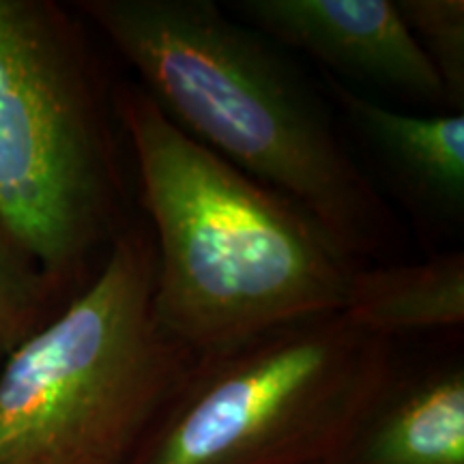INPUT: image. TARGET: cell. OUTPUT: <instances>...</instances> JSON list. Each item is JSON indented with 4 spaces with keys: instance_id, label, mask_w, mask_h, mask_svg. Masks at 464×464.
Returning a JSON list of instances; mask_svg holds the SVG:
<instances>
[{
    "instance_id": "6da1fadb",
    "label": "cell",
    "mask_w": 464,
    "mask_h": 464,
    "mask_svg": "<svg viewBox=\"0 0 464 464\" xmlns=\"http://www.w3.org/2000/svg\"><path fill=\"white\" fill-rule=\"evenodd\" d=\"M78 9L185 136L297 207L353 263L390 256L398 219L276 44L211 0H82Z\"/></svg>"
},
{
    "instance_id": "7a4b0ae2",
    "label": "cell",
    "mask_w": 464,
    "mask_h": 464,
    "mask_svg": "<svg viewBox=\"0 0 464 464\" xmlns=\"http://www.w3.org/2000/svg\"><path fill=\"white\" fill-rule=\"evenodd\" d=\"M112 106L155 246L153 316L194 357L338 314L357 263L305 213L174 127L136 82Z\"/></svg>"
},
{
    "instance_id": "3957f363",
    "label": "cell",
    "mask_w": 464,
    "mask_h": 464,
    "mask_svg": "<svg viewBox=\"0 0 464 464\" xmlns=\"http://www.w3.org/2000/svg\"><path fill=\"white\" fill-rule=\"evenodd\" d=\"M112 92L69 11L0 0V228L61 295L131 224Z\"/></svg>"
},
{
    "instance_id": "277c9868",
    "label": "cell",
    "mask_w": 464,
    "mask_h": 464,
    "mask_svg": "<svg viewBox=\"0 0 464 464\" xmlns=\"http://www.w3.org/2000/svg\"><path fill=\"white\" fill-rule=\"evenodd\" d=\"M155 246L130 224L0 370V464H127L196 357L153 316Z\"/></svg>"
},
{
    "instance_id": "5b68a950",
    "label": "cell",
    "mask_w": 464,
    "mask_h": 464,
    "mask_svg": "<svg viewBox=\"0 0 464 464\" xmlns=\"http://www.w3.org/2000/svg\"><path fill=\"white\" fill-rule=\"evenodd\" d=\"M392 340L323 314L196 357L127 464H314L390 387Z\"/></svg>"
},
{
    "instance_id": "8992f818",
    "label": "cell",
    "mask_w": 464,
    "mask_h": 464,
    "mask_svg": "<svg viewBox=\"0 0 464 464\" xmlns=\"http://www.w3.org/2000/svg\"><path fill=\"white\" fill-rule=\"evenodd\" d=\"M230 9L271 44L314 58L329 75L448 108L437 72L393 0H237Z\"/></svg>"
},
{
    "instance_id": "52a82bcc",
    "label": "cell",
    "mask_w": 464,
    "mask_h": 464,
    "mask_svg": "<svg viewBox=\"0 0 464 464\" xmlns=\"http://www.w3.org/2000/svg\"><path fill=\"white\" fill-rule=\"evenodd\" d=\"M324 89L420 216L450 228L464 219V116L409 114L324 73Z\"/></svg>"
},
{
    "instance_id": "ba28073f",
    "label": "cell",
    "mask_w": 464,
    "mask_h": 464,
    "mask_svg": "<svg viewBox=\"0 0 464 464\" xmlns=\"http://www.w3.org/2000/svg\"><path fill=\"white\" fill-rule=\"evenodd\" d=\"M342 314L385 340L462 327L464 254L454 249L415 265H357Z\"/></svg>"
},
{
    "instance_id": "9c48e42d",
    "label": "cell",
    "mask_w": 464,
    "mask_h": 464,
    "mask_svg": "<svg viewBox=\"0 0 464 464\" xmlns=\"http://www.w3.org/2000/svg\"><path fill=\"white\" fill-rule=\"evenodd\" d=\"M346 445L357 448V464H464L460 365L423 376L381 413L370 409Z\"/></svg>"
},
{
    "instance_id": "30bf717a",
    "label": "cell",
    "mask_w": 464,
    "mask_h": 464,
    "mask_svg": "<svg viewBox=\"0 0 464 464\" xmlns=\"http://www.w3.org/2000/svg\"><path fill=\"white\" fill-rule=\"evenodd\" d=\"M61 299L37 263L0 228V357L48 323Z\"/></svg>"
},
{
    "instance_id": "8fae6325",
    "label": "cell",
    "mask_w": 464,
    "mask_h": 464,
    "mask_svg": "<svg viewBox=\"0 0 464 464\" xmlns=\"http://www.w3.org/2000/svg\"><path fill=\"white\" fill-rule=\"evenodd\" d=\"M400 15L428 56L450 112L464 110V3L462 0H396Z\"/></svg>"
}]
</instances>
